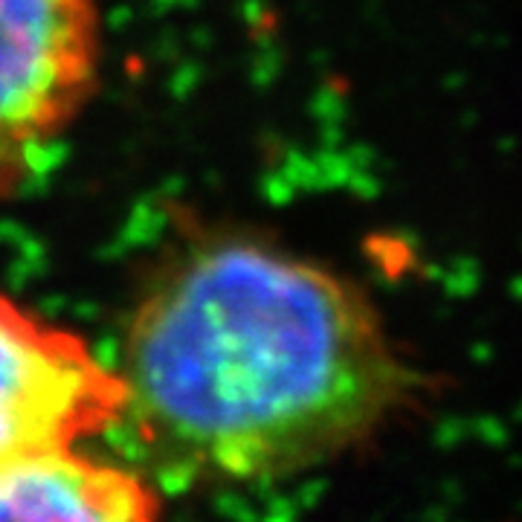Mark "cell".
Instances as JSON below:
<instances>
[{
	"label": "cell",
	"instance_id": "277c9868",
	"mask_svg": "<svg viewBox=\"0 0 522 522\" xmlns=\"http://www.w3.org/2000/svg\"><path fill=\"white\" fill-rule=\"evenodd\" d=\"M160 490L134 470L96 462L79 447H41L0 458V519L145 522Z\"/></svg>",
	"mask_w": 522,
	"mask_h": 522
},
{
	"label": "cell",
	"instance_id": "3957f363",
	"mask_svg": "<svg viewBox=\"0 0 522 522\" xmlns=\"http://www.w3.org/2000/svg\"><path fill=\"white\" fill-rule=\"evenodd\" d=\"M125 380L85 337L0 294V458L119 426Z\"/></svg>",
	"mask_w": 522,
	"mask_h": 522
},
{
	"label": "cell",
	"instance_id": "6da1fadb",
	"mask_svg": "<svg viewBox=\"0 0 522 522\" xmlns=\"http://www.w3.org/2000/svg\"><path fill=\"white\" fill-rule=\"evenodd\" d=\"M117 369L119 426L174 487L270 485L334 464L426 392L357 281L226 229L151 270Z\"/></svg>",
	"mask_w": 522,
	"mask_h": 522
},
{
	"label": "cell",
	"instance_id": "7a4b0ae2",
	"mask_svg": "<svg viewBox=\"0 0 522 522\" xmlns=\"http://www.w3.org/2000/svg\"><path fill=\"white\" fill-rule=\"evenodd\" d=\"M96 0H0V197L33 177L99 79Z\"/></svg>",
	"mask_w": 522,
	"mask_h": 522
}]
</instances>
